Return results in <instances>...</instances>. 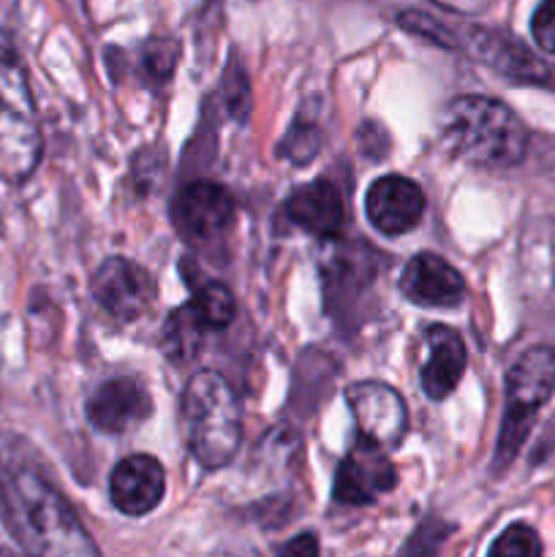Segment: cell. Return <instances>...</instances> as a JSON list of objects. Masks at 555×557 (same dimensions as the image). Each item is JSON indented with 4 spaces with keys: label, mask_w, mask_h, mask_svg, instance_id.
I'll return each mask as SVG.
<instances>
[{
    "label": "cell",
    "mask_w": 555,
    "mask_h": 557,
    "mask_svg": "<svg viewBox=\"0 0 555 557\" xmlns=\"http://www.w3.org/2000/svg\"><path fill=\"white\" fill-rule=\"evenodd\" d=\"M0 520L27 557H101L74 506L11 433H0Z\"/></svg>",
    "instance_id": "6da1fadb"
},
{
    "label": "cell",
    "mask_w": 555,
    "mask_h": 557,
    "mask_svg": "<svg viewBox=\"0 0 555 557\" xmlns=\"http://www.w3.org/2000/svg\"><path fill=\"white\" fill-rule=\"evenodd\" d=\"M441 139L457 161L479 169H511L528 152L522 120L488 96L452 98L441 114Z\"/></svg>",
    "instance_id": "7a4b0ae2"
},
{
    "label": "cell",
    "mask_w": 555,
    "mask_h": 557,
    "mask_svg": "<svg viewBox=\"0 0 555 557\" xmlns=\"http://www.w3.org/2000/svg\"><path fill=\"white\" fill-rule=\"evenodd\" d=\"M183 417L188 449L201 468L218 471L234 460L243 444V411L223 375L201 370L188 381Z\"/></svg>",
    "instance_id": "3957f363"
},
{
    "label": "cell",
    "mask_w": 555,
    "mask_h": 557,
    "mask_svg": "<svg viewBox=\"0 0 555 557\" xmlns=\"http://www.w3.org/2000/svg\"><path fill=\"white\" fill-rule=\"evenodd\" d=\"M555 389V351L547 346H533L520 354L506 375V411L501 422L498 468L509 466L526 444L536 413Z\"/></svg>",
    "instance_id": "277c9868"
},
{
    "label": "cell",
    "mask_w": 555,
    "mask_h": 557,
    "mask_svg": "<svg viewBox=\"0 0 555 557\" xmlns=\"http://www.w3.org/2000/svg\"><path fill=\"white\" fill-rule=\"evenodd\" d=\"M41 158V131L25 74L14 60H0V177L25 183Z\"/></svg>",
    "instance_id": "5b68a950"
},
{
    "label": "cell",
    "mask_w": 555,
    "mask_h": 557,
    "mask_svg": "<svg viewBox=\"0 0 555 557\" xmlns=\"http://www.w3.org/2000/svg\"><path fill=\"white\" fill-rule=\"evenodd\" d=\"M92 297L114 321L141 319L156 302V281L150 272L125 256H112L92 275Z\"/></svg>",
    "instance_id": "8992f818"
},
{
    "label": "cell",
    "mask_w": 555,
    "mask_h": 557,
    "mask_svg": "<svg viewBox=\"0 0 555 557\" xmlns=\"http://www.w3.org/2000/svg\"><path fill=\"white\" fill-rule=\"evenodd\" d=\"M346 403L357 422L359 438L395 449L408 433V411L400 392L381 381H359L346 389Z\"/></svg>",
    "instance_id": "52a82bcc"
},
{
    "label": "cell",
    "mask_w": 555,
    "mask_h": 557,
    "mask_svg": "<svg viewBox=\"0 0 555 557\" xmlns=\"http://www.w3.org/2000/svg\"><path fill=\"white\" fill-rule=\"evenodd\" d=\"M395 484L397 471L386 449L359 438L337 468L332 498L343 506H365L373 504L379 495L392 493Z\"/></svg>",
    "instance_id": "ba28073f"
},
{
    "label": "cell",
    "mask_w": 555,
    "mask_h": 557,
    "mask_svg": "<svg viewBox=\"0 0 555 557\" xmlns=\"http://www.w3.org/2000/svg\"><path fill=\"white\" fill-rule=\"evenodd\" d=\"M365 212L375 232L386 234V237H400L422 221L424 194L414 180L386 174L368 188Z\"/></svg>",
    "instance_id": "9c48e42d"
},
{
    "label": "cell",
    "mask_w": 555,
    "mask_h": 557,
    "mask_svg": "<svg viewBox=\"0 0 555 557\" xmlns=\"http://www.w3.org/2000/svg\"><path fill=\"white\" fill-rule=\"evenodd\" d=\"M234 221V199L229 190L218 183H190L180 190L174 201V223L185 239L207 243L226 232Z\"/></svg>",
    "instance_id": "30bf717a"
},
{
    "label": "cell",
    "mask_w": 555,
    "mask_h": 557,
    "mask_svg": "<svg viewBox=\"0 0 555 557\" xmlns=\"http://www.w3.org/2000/svg\"><path fill=\"white\" fill-rule=\"evenodd\" d=\"M152 413L150 392L136 379H112L87 397V419L96 430L123 435L147 422Z\"/></svg>",
    "instance_id": "8fae6325"
},
{
    "label": "cell",
    "mask_w": 555,
    "mask_h": 557,
    "mask_svg": "<svg viewBox=\"0 0 555 557\" xmlns=\"http://www.w3.org/2000/svg\"><path fill=\"white\" fill-rule=\"evenodd\" d=\"M163 493H166V473L150 455L125 457L109 476V498L114 509L128 517L150 515L163 500Z\"/></svg>",
    "instance_id": "7c38bea8"
},
{
    "label": "cell",
    "mask_w": 555,
    "mask_h": 557,
    "mask_svg": "<svg viewBox=\"0 0 555 557\" xmlns=\"http://www.w3.org/2000/svg\"><path fill=\"white\" fill-rule=\"evenodd\" d=\"M400 294L419 308H455L466 297V281L439 253H417L403 270Z\"/></svg>",
    "instance_id": "4fadbf2b"
},
{
    "label": "cell",
    "mask_w": 555,
    "mask_h": 557,
    "mask_svg": "<svg viewBox=\"0 0 555 557\" xmlns=\"http://www.w3.org/2000/svg\"><path fill=\"white\" fill-rule=\"evenodd\" d=\"M462 47L479 60V63L490 65L498 74L511 76L520 82H547L553 71L542 63L533 52H528L520 41L498 30H484V27H473L466 33Z\"/></svg>",
    "instance_id": "5bb4252c"
},
{
    "label": "cell",
    "mask_w": 555,
    "mask_h": 557,
    "mask_svg": "<svg viewBox=\"0 0 555 557\" xmlns=\"http://www.w3.org/2000/svg\"><path fill=\"white\" fill-rule=\"evenodd\" d=\"M343 199L341 190L326 180H313L294 190L286 199V215L294 226L313 237H335L343 228Z\"/></svg>",
    "instance_id": "9a60e30c"
},
{
    "label": "cell",
    "mask_w": 555,
    "mask_h": 557,
    "mask_svg": "<svg viewBox=\"0 0 555 557\" xmlns=\"http://www.w3.org/2000/svg\"><path fill=\"white\" fill-rule=\"evenodd\" d=\"M428 348L430 357L422 368V392L430 400H444L460 384L466 373V343L460 332L452 326L435 324L428 330Z\"/></svg>",
    "instance_id": "2e32d148"
},
{
    "label": "cell",
    "mask_w": 555,
    "mask_h": 557,
    "mask_svg": "<svg viewBox=\"0 0 555 557\" xmlns=\"http://www.w3.org/2000/svg\"><path fill=\"white\" fill-rule=\"evenodd\" d=\"M205 326L196 319V313L190 310V305L174 310L172 315L163 324V354H166L172 362L185 364L190 359H196L201 348V337H205Z\"/></svg>",
    "instance_id": "e0dca14e"
},
{
    "label": "cell",
    "mask_w": 555,
    "mask_h": 557,
    "mask_svg": "<svg viewBox=\"0 0 555 557\" xmlns=\"http://www.w3.org/2000/svg\"><path fill=\"white\" fill-rule=\"evenodd\" d=\"M188 305L205 330H226L234 321V313H237L234 294L223 283H205V286H199Z\"/></svg>",
    "instance_id": "ac0fdd59"
},
{
    "label": "cell",
    "mask_w": 555,
    "mask_h": 557,
    "mask_svg": "<svg viewBox=\"0 0 555 557\" xmlns=\"http://www.w3.org/2000/svg\"><path fill=\"white\" fill-rule=\"evenodd\" d=\"M488 557H542V539L528 525H509L490 547Z\"/></svg>",
    "instance_id": "d6986e66"
},
{
    "label": "cell",
    "mask_w": 555,
    "mask_h": 557,
    "mask_svg": "<svg viewBox=\"0 0 555 557\" xmlns=\"http://www.w3.org/2000/svg\"><path fill=\"white\" fill-rule=\"evenodd\" d=\"M531 33L539 49L555 54V0H542L531 20Z\"/></svg>",
    "instance_id": "ffe728a7"
},
{
    "label": "cell",
    "mask_w": 555,
    "mask_h": 557,
    "mask_svg": "<svg viewBox=\"0 0 555 557\" xmlns=\"http://www.w3.org/2000/svg\"><path fill=\"white\" fill-rule=\"evenodd\" d=\"M444 533L446 531H441L439 536H435L433 528L424 525L422 531H419L417 536L406 544V549H403L400 557H435L439 555V544H441V539H444Z\"/></svg>",
    "instance_id": "44dd1931"
},
{
    "label": "cell",
    "mask_w": 555,
    "mask_h": 557,
    "mask_svg": "<svg viewBox=\"0 0 555 557\" xmlns=\"http://www.w3.org/2000/svg\"><path fill=\"white\" fill-rule=\"evenodd\" d=\"M278 557H321L319 539H316L313 533H299L292 542L283 544Z\"/></svg>",
    "instance_id": "7402d4cb"
},
{
    "label": "cell",
    "mask_w": 555,
    "mask_h": 557,
    "mask_svg": "<svg viewBox=\"0 0 555 557\" xmlns=\"http://www.w3.org/2000/svg\"><path fill=\"white\" fill-rule=\"evenodd\" d=\"M433 3L444 5V9H449V11H460V14H471V11L484 9V3H488V0H433Z\"/></svg>",
    "instance_id": "603a6c76"
},
{
    "label": "cell",
    "mask_w": 555,
    "mask_h": 557,
    "mask_svg": "<svg viewBox=\"0 0 555 557\" xmlns=\"http://www.w3.org/2000/svg\"><path fill=\"white\" fill-rule=\"evenodd\" d=\"M0 557H11L9 553H3V549H0Z\"/></svg>",
    "instance_id": "cb8c5ba5"
}]
</instances>
